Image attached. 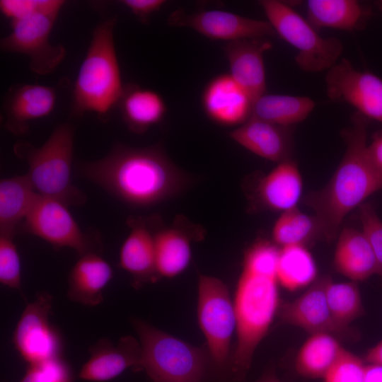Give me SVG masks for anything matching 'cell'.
I'll return each mask as SVG.
<instances>
[{
  "mask_svg": "<svg viewBox=\"0 0 382 382\" xmlns=\"http://www.w3.org/2000/svg\"><path fill=\"white\" fill-rule=\"evenodd\" d=\"M77 168L80 175L134 207L164 202L190 184L158 144L139 148L116 144L104 157L81 161Z\"/></svg>",
  "mask_w": 382,
  "mask_h": 382,
  "instance_id": "cell-1",
  "label": "cell"
},
{
  "mask_svg": "<svg viewBox=\"0 0 382 382\" xmlns=\"http://www.w3.org/2000/svg\"><path fill=\"white\" fill-rule=\"evenodd\" d=\"M279 248L258 239L245 252L233 301L237 342L230 359L233 379L243 382L255 351L279 306L277 267Z\"/></svg>",
  "mask_w": 382,
  "mask_h": 382,
  "instance_id": "cell-2",
  "label": "cell"
},
{
  "mask_svg": "<svg viewBox=\"0 0 382 382\" xmlns=\"http://www.w3.org/2000/svg\"><path fill=\"white\" fill-rule=\"evenodd\" d=\"M367 118L358 112L351 125L341 132L346 144L344 156L328 183L309 192L304 203L315 213L323 238L330 242L338 236L345 217L372 194L382 190V175L368 154Z\"/></svg>",
  "mask_w": 382,
  "mask_h": 382,
  "instance_id": "cell-3",
  "label": "cell"
},
{
  "mask_svg": "<svg viewBox=\"0 0 382 382\" xmlns=\"http://www.w3.org/2000/svg\"><path fill=\"white\" fill-rule=\"evenodd\" d=\"M116 22L115 17L105 18L93 30L73 88L72 117L93 112L105 122L117 108L125 84L114 40Z\"/></svg>",
  "mask_w": 382,
  "mask_h": 382,
  "instance_id": "cell-4",
  "label": "cell"
},
{
  "mask_svg": "<svg viewBox=\"0 0 382 382\" xmlns=\"http://www.w3.org/2000/svg\"><path fill=\"white\" fill-rule=\"evenodd\" d=\"M74 132L71 124L64 122L42 146L18 140L13 148L16 156L27 163L26 175L35 191L67 207L81 206L86 201L85 193L71 183Z\"/></svg>",
  "mask_w": 382,
  "mask_h": 382,
  "instance_id": "cell-5",
  "label": "cell"
},
{
  "mask_svg": "<svg viewBox=\"0 0 382 382\" xmlns=\"http://www.w3.org/2000/svg\"><path fill=\"white\" fill-rule=\"evenodd\" d=\"M142 351L141 368L154 382H202L208 349L189 344L139 319L132 321Z\"/></svg>",
  "mask_w": 382,
  "mask_h": 382,
  "instance_id": "cell-6",
  "label": "cell"
},
{
  "mask_svg": "<svg viewBox=\"0 0 382 382\" xmlns=\"http://www.w3.org/2000/svg\"><path fill=\"white\" fill-rule=\"evenodd\" d=\"M259 4L276 35L297 50L295 62L304 71L330 69L340 57L343 47L336 37H323L289 4L277 0H262Z\"/></svg>",
  "mask_w": 382,
  "mask_h": 382,
  "instance_id": "cell-7",
  "label": "cell"
},
{
  "mask_svg": "<svg viewBox=\"0 0 382 382\" xmlns=\"http://www.w3.org/2000/svg\"><path fill=\"white\" fill-rule=\"evenodd\" d=\"M197 317L211 361L217 368L228 364L236 316L228 289L221 279L202 274L198 281Z\"/></svg>",
  "mask_w": 382,
  "mask_h": 382,
  "instance_id": "cell-8",
  "label": "cell"
},
{
  "mask_svg": "<svg viewBox=\"0 0 382 382\" xmlns=\"http://www.w3.org/2000/svg\"><path fill=\"white\" fill-rule=\"evenodd\" d=\"M59 13H38L11 23L10 33L0 40L1 50L27 56L30 69L36 74L53 72L66 55L62 45L50 42V35Z\"/></svg>",
  "mask_w": 382,
  "mask_h": 382,
  "instance_id": "cell-9",
  "label": "cell"
},
{
  "mask_svg": "<svg viewBox=\"0 0 382 382\" xmlns=\"http://www.w3.org/2000/svg\"><path fill=\"white\" fill-rule=\"evenodd\" d=\"M21 228L54 248H70L81 256L96 253V241L82 231L68 207L57 199L38 194Z\"/></svg>",
  "mask_w": 382,
  "mask_h": 382,
  "instance_id": "cell-10",
  "label": "cell"
},
{
  "mask_svg": "<svg viewBox=\"0 0 382 382\" xmlns=\"http://www.w3.org/2000/svg\"><path fill=\"white\" fill-rule=\"evenodd\" d=\"M52 297L47 291L37 293L27 304L13 332L16 349L28 364L59 357L62 340L51 325Z\"/></svg>",
  "mask_w": 382,
  "mask_h": 382,
  "instance_id": "cell-11",
  "label": "cell"
},
{
  "mask_svg": "<svg viewBox=\"0 0 382 382\" xmlns=\"http://www.w3.org/2000/svg\"><path fill=\"white\" fill-rule=\"evenodd\" d=\"M167 20L170 26L188 28L211 40L226 42L276 35L267 21L250 18L219 9L188 13L178 8L170 13Z\"/></svg>",
  "mask_w": 382,
  "mask_h": 382,
  "instance_id": "cell-12",
  "label": "cell"
},
{
  "mask_svg": "<svg viewBox=\"0 0 382 382\" xmlns=\"http://www.w3.org/2000/svg\"><path fill=\"white\" fill-rule=\"evenodd\" d=\"M326 92L334 101L354 106L366 118L382 123V79L369 71L355 69L342 58L325 76Z\"/></svg>",
  "mask_w": 382,
  "mask_h": 382,
  "instance_id": "cell-13",
  "label": "cell"
},
{
  "mask_svg": "<svg viewBox=\"0 0 382 382\" xmlns=\"http://www.w3.org/2000/svg\"><path fill=\"white\" fill-rule=\"evenodd\" d=\"M330 279L328 276L320 277L294 301L280 302L277 313L280 321L301 328L311 335L346 334L349 328L337 323L329 308L326 287Z\"/></svg>",
  "mask_w": 382,
  "mask_h": 382,
  "instance_id": "cell-14",
  "label": "cell"
},
{
  "mask_svg": "<svg viewBox=\"0 0 382 382\" xmlns=\"http://www.w3.org/2000/svg\"><path fill=\"white\" fill-rule=\"evenodd\" d=\"M58 86L21 83L10 87L3 100L4 127L11 134H26L31 122L49 116L54 110Z\"/></svg>",
  "mask_w": 382,
  "mask_h": 382,
  "instance_id": "cell-15",
  "label": "cell"
},
{
  "mask_svg": "<svg viewBox=\"0 0 382 382\" xmlns=\"http://www.w3.org/2000/svg\"><path fill=\"white\" fill-rule=\"evenodd\" d=\"M88 352L90 358L79 373L81 380L105 382L129 368L142 370L141 344L132 336L121 337L116 345L108 338H101L89 347Z\"/></svg>",
  "mask_w": 382,
  "mask_h": 382,
  "instance_id": "cell-16",
  "label": "cell"
},
{
  "mask_svg": "<svg viewBox=\"0 0 382 382\" xmlns=\"http://www.w3.org/2000/svg\"><path fill=\"white\" fill-rule=\"evenodd\" d=\"M202 107L212 122L224 126L241 125L251 116L253 100L229 74L212 78L203 89Z\"/></svg>",
  "mask_w": 382,
  "mask_h": 382,
  "instance_id": "cell-17",
  "label": "cell"
},
{
  "mask_svg": "<svg viewBox=\"0 0 382 382\" xmlns=\"http://www.w3.org/2000/svg\"><path fill=\"white\" fill-rule=\"evenodd\" d=\"M272 47V42L267 38L236 40L224 46L229 74L245 91L253 103L266 93L264 54Z\"/></svg>",
  "mask_w": 382,
  "mask_h": 382,
  "instance_id": "cell-18",
  "label": "cell"
},
{
  "mask_svg": "<svg viewBox=\"0 0 382 382\" xmlns=\"http://www.w3.org/2000/svg\"><path fill=\"white\" fill-rule=\"evenodd\" d=\"M230 137L250 152L280 163L294 150L293 127L277 125L253 117L229 133Z\"/></svg>",
  "mask_w": 382,
  "mask_h": 382,
  "instance_id": "cell-19",
  "label": "cell"
},
{
  "mask_svg": "<svg viewBox=\"0 0 382 382\" xmlns=\"http://www.w3.org/2000/svg\"><path fill=\"white\" fill-rule=\"evenodd\" d=\"M130 232L120 253V266L129 272L134 283L156 281L158 277L156 267L154 233L141 218H129Z\"/></svg>",
  "mask_w": 382,
  "mask_h": 382,
  "instance_id": "cell-20",
  "label": "cell"
},
{
  "mask_svg": "<svg viewBox=\"0 0 382 382\" xmlns=\"http://www.w3.org/2000/svg\"><path fill=\"white\" fill-rule=\"evenodd\" d=\"M303 189L300 171L295 161L280 162L258 180L254 195L265 209L285 212L297 207Z\"/></svg>",
  "mask_w": 382,
  "mask_h": 382,
  "instance_id": "cell-21",
  "label": "cell"
},
{
  "mask_svg": "<svg viewBox=\"0 0 382 382\" xmlns=\"http://www.w3.org/2000/svg\"><path fill=\"white\" fill-rule=\"evenodd\" d=\"M112 275L110 264L98 253L81 255L69 275V299L86 306L99 305L103 301V290Z\"/></svg>",
  "mask_w": 382,
  "mask_h": 382,
  "instance_id": "cell-22",
  "label": "cell"
},
{
  "mask_svg": "<svg viewBox=\"0 0 382 382\" xmlns=\"http://www.w3.org/2000/svg\"><path fill=\"white\" fill-rule=\"evenodd\" d=\"M117 108L127 128L143 134L164 118L167 107L156 91L135 83H125Z\"/></svg>",
  "mask_w": 382,
  "mask_h": 382,
  "instance_id": "cell-23",
  "label": "cell"
},
{
  "mask_svg": "<svg viewBox=\"0 0 382 382\" xmlns=\"http://www.w3.org/2000/svg\"><path fill=\"white\" fill-rule=\"evenodd\" d=\"M338 236L333 265L339 273L357 282L377 274L374 252L361 231L347 227Z\"/></svg>",
  "mask_w": 382,
  "mask_h": 382,
  "instance_id": "cell-24",
  "label": "cell"
},
{
  "mask_svg": "<svg viewBox=\"0 0 382 382\" xmlns=\"http://www.w3.org/2000/svg\"><path fill=\"white\" fill-rule=\"evenodd\" d=\"M306 5L307 21L316 30H361L371 15L369 8L355 0H308Z\"/></svg>",
  "mask_w": 382,
  "mask_h": 382,
  "instance_id": "cell-25",
  "label": "cell"
},
{
  "mask_svg": "<svg viewBox=\"0 0 382 382\" xmlns=\"http://www.w3.org/2000/svg\"><path fill=\"white\" fill-rule=\"evenodd\" d=\"M37 196L26 173L1 180L0 234L14 237Z\"/></svg>",
  "mask_w": 382,
  "mask_h": 382,
  "instance_id": "cell-26",
  "label": "cell"
},
{
  "mask_svg": "<svg viewBox=\"0 0 382 382\" xmlns=\"http://www.w3.org/2000/svg\"><path fill=\"white\" fill-rule=\"evenodd\" d=\"M344 351L332 335L326 332L312 334L296 355V370L306 378H324Z\"/></svg>",
  "mask_w": 382,
  "mask_h": 382,
  "instance_id": "cell-27",
  "label": "cell"
},
{
  "mask_svg": "<svg viewBox=\"0 0 382 382\" xmlns=\"http://www.w3.org/2000/svg\"><path fill=\"white\" fill-rule=\"evenodd\" d=\"M315 105V102L306 96L265 93L254 101L250 117L279 126L293 127L306 119Z\"/></svg>",
  "mask_w": 382,
  "mask_h": 382,
  "instance_id": "cell-28",
  "label": "cell"
},
{
  "mask_svg": "<svg viewBox=\"0 0 382 382\" xmlns=\"http://www.w3.org/2000/svg\"><path fill=\"white\" fill-rule=\"evenodd\" d=\"M188 236L182 229L173 226L155 232L156 267L158 277L172 278L187 267L192 257Z\"/></svg>",
  "mask_w": 382,
  "mask_h": 382,
  "instance_id": "cell-29",
  "label": "cell"
},
{
  "mask_svg": "<svg viewBox=\"0 0 382 382\" xmlns=\"http://www.w3.org/2000/svg\"><path fill=\"white\" fill-rule=\"evenodd\" d=\"M316 262L303 245H288L279 248L277 267L278 282L289 291L303 288L316 281Z\"/></svg>",
  "mask_w": 382,
  "mask_h": 382,
  "instance_id": "cell-30",
  "label": "cell"
},
{
  "mask_svg": "<svg viewBox=\"0 0 382 382\" xmlns=\"http://www.w3.org/2000/svg\"><path fill=\"white\" fill-rule=\"evenodd\" d=\"M273 243L281 248L303 245L317 238H322L318 223L297 207L282 212L272 230Z\"/></svg>",
  "mask_w": 382,
  "mask_h": 382,
  "instance_id": "cell-31",
  "label": "cell"
},
{
  "mask_svg": "<svg viewBox=\"0 0 382 382\" xmlns=\"http://www.w3.org/2000/svg\"><path fill=\"white\" fill-rule=\"evenodd\" d=\"M326 296L335 320L342 327L349 328V323L365 313L357 282L334 283L330 279Z\"/></svg>",
  "mask_w": 382,
  "mask_h": 382,
  "instance_id": "cell-32",
  "label": "cell"
},
{
  "mask_svg": "<svg viewBox=\"0 0 382 382\" xmlns=\"http://www.w3.org/2000/svg\"><path fill=\"white\" fill-rule=\"evenodd\" d=\"M0 282L19 291L23 296L21 286L20 257L13 236L0 234Z\"/></svg>",
  "mask_w": 382,
  "mask_h": 382,
  "instance_id": "cell-33",
  "label": "cell"
},
{
  "mask_svg": "<svg viewBox=\"0 0 382 382\" xmlns=\"http://www.w3.org/2000/svg\"><path fill=\"white\" fill-rule=\"evenodd\" d=\"M66 1L62 0H1V13L10 23L38 13H60Z\"/></svg>",
  "mask_w": 382,
  "mask_h": 382,
  "instance_id": "cell-34",
  "label": "cell"
},
{
  "mask_svg": "<svg viewBox=\"0 0 382 382\" xmlns=\"http://www.w3.org/2000/svg\"><path fill=\"white\" fill-rule=\"evenodd\" d=\"M73 373L61 357L29 364L20 382H72Z\"/></svg>",
  "mask_w": 382,
  "mask_h": 382,
  "instance_id": "cell-35",
  "label": "cell"
},
{
  "mask_svg": "<svg viewBox=\"0 0 382 382\" xmlns=\"http://www.w3.org/2000/svg\"><path fill=\"white\" fill-rule=\"evenodd\" d=\"M359 207L361 231L374 252L377 274L382 277V221L371 204L364 202Z\"/></svg>",
  "mask_w": 382,
  "mask_h": 382,
  "instance_id": "cell-36",
  "label": "cell"
},
{
  "mask_svg": "<svg viewBox=\"0 0 382 382\" xmlns=\"http://www.w3.org/2000/svg\"><path fill=\"white\" fill-rule=\"evenodd\" d=\"M364 366L361 358L345 349L324 377L325 382H364Z\"/></svg>",
  "mask_w": 382,
  "mask_h": 382,
  "instance_id": "cell-37",
  "label": "cell"
},
{
  "mask_svg": "<svg viewBox=\"0 0 382 382\" xmlns=\"http://www.w3.org/2000/svg\"><path fill=\"white\" fill-rule=\"evenodd\" d=\"M120 4L129 9L139 21L146 23L151 16L166 4L165 0H122Z\"/></svg>",
  "mask_w": 382,
  "mask_h": 382,
  "instance_id": "cell-38",
  "label": "cell"
},
{
  "mask_svg": "<svg viewBox=\"0 0 382 382\" xmlns=\"http://www.w3.org/2000/svg\"><path fill=\"white\" fill-rule=\"evenodd\" d=\"M369 158L375 168L382 175V130L376 132L367 147Z\"/></svg>",
  "mask_w": 382,
  "mask_h": 382,
  "instance_id": "cell-39",
  "label": "cell"
},
{
  "mask_svg": "<svg viewBox=\"0 0 382 382\" xmlns=\"http://www.w3.org/2000/svg\"><path fill=\"white\" fill-rule=\"evenodd\" d=\"M364 382H382V366L374 364L365 365Z\"/></svg>",
  "mask_w": 382,
  "mask_h": 382,
  "instance_id": "cell-40",
  "label": "cell"
},
{
  "mask_svg": "<svg viewBox=\"0 0 382 382\" xmlns=\"http://www.w3.org/2000/svg\"><path fill=\"white\" fill-rule=\"evenodd\" d=\"M364 359L369 364L382 366V340L368 349Z\"/></svg>",
  "mask_w": 382,
  "mask_h": 382,
  "instance_id": "cell-41",
  "label": "cell"
},
{
  "mask_svg": "<svg viewBox=\"0 0 382 382\" xmlns=\"http://www.w3.org/2000/svg\"><path fill=\"white\" fill-rule=\"evenodd\" d=\"M255 382H283L280 381L276 375L272 371H267L257 381Z\"/></svg>",
  "mask_w": 382,
  "mask_h": 382,
  "instance_id": "cell-42",
  "label": "cell"
},
{
  "mask_svg": "<svg viewBox=\"0 0 382 382\" xmlns=\"http://www.w3.org/2000/svg\"><path fill=\"white\" fill-rule=\"evenodd\" d=\"M379 4H380V6H381V8H382V1H379Z\"/></svg>",
  "mask_w": 382,
  "mask_h": 382,
  "instance_id": "cell-43",
  "label": "cell"
}]
</instances>
